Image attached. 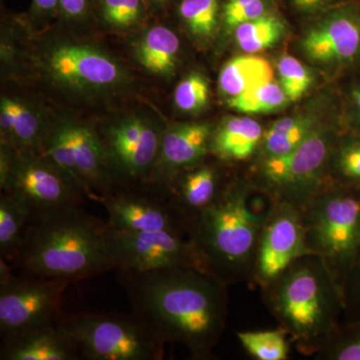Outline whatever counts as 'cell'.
Wrapping results in <instances>:
<instances>
[{"label": "cell", "instance_id": "4316f807", "mask_svg": "<svg viewBox=\"0 0 360 360\" xmlns=\"http://www.w3.org/2000/svg\"><path fill=\"white\" fill-rule=\"evenodd\" d=\"M180 14L194 35H212L217 25V0H182Z\"/></svg>", "mask_w": 360, "mask_h": 360}, {"label": "cell", "instance_id": "d590c367", "mask_svg": "<svg viewBox=\"0 0 360 360\" xmlns=\"http://www.w3.org/2000/svg\"><path fill=\"white\" fill-rule=\"evenodd\" d=\"M9 262L6 258L0 257V286L11 283L15 277L13 272V265L9 264Z\"/></svg>", "mask_w": 360, "mask_h": 360}, {"label": "cell", "instance_id": "7c38bea8", "mask_svg": "<svg viewBox=\"0 0 360 360\" xmlns=\"http://www.w3.org/2000/svg\"><path fill=\"white\" fill-rule=\"evenodd\" d=\"M309 253L302 207L271 202L258 239L250 283L262 290L297 258Z\"/></svg>", "mask_w": 360, "mask_h": 360}, {"label": "cell", "instance_id": "5bb4252c", "mask_svg": "<svg viewBox=\"0 0 360 360\" xmlns=\"http://www.w3.org/2000/svg\"><path fill=\"white\" fill-rule=\"evenodd\" d=\"M212 129L207 123H186L167 130L148 182L165 189L175 176L198 165L210 153Z\"/></svg>", "mask_w": 360, "mask_h": 360}, {"label": "cell", "instance_id": "8fae6325", "mask_svg": "<svg viewBox=\"0 0 360 360\" xmlns=\"http://www.w3.org/2000/svg\"><path fill=\"white\" fill-rule=\"evenodd\" d=\"M110 229L111 255L116 271L146 272L172 267L203 269L198 251L184 234Z\"/></svg>", "mask_w": 360, "mask_h": 360}, {"label": "cell", "instance_id": "484cf974", "mask_svg": "<svg viewBox=\"0 0 360 360\" xmlns=\"http://www.w3.org/2000/svg\"><path fill=\"white\" fill-rule=\"evenodd\" d=\"M0 120L2 129L23 148H30L39 141V120L22 104L2 99Z\"/></svg>", "mask_w": 360, "mask_h": 360}, {"label": "cell", "instance_id": "cb8c5ba5", "mask_svg": "<svg viewBox=\"0 0 360 360\" xmlns=\"http://www.w3.org/2000/svg\"><path fill=\"white\" fill-rule=\"evenodd\" d=\"M288 98L279 82L270 78L240 96L227 99V105L243 113H269L281 110Z\"/></svg>", "mask_w": 360, "mask_h": 360}, {"label": "cell", "instance_id": "d6a6232c", "mask_svg": "<svg viewBox=\"0 0 360 360\" xmlns=\"http://www.w3.org/2000/svg\"><path fill=\"white\" fill-rule=\"evenodd\" d=\"M265 6L264 0H255L248 6L245 7L243 11L234 16L233 20L227 25L229 28H236L239 25L248 21L255 20L260 16L264 15Z\"/></svg>", "mask_w": 360, "mask_h": 360}, {"label": "cell", "instance_id": "ab89813d", "mask_svg": "<svg viewBox=\"0 0 360 360\" xmlns=\"http://www.w3.org/2000/svg\"><path fill=\"white\" fill-rule=\"evenodd\" d=\"M155 1L160 2V4H165V2L169 1V0H155Z\"/></svg>", "mask_w": 360, "mask_h": 360}, {"label": "cell", "instance_id": "ba28073f", "mask_svg": "<svg viewBox=\"0 0 360 360\" xmlns=\"http://www.w3.org/2000/svg\"><path fill=\"white\" fill-rule=\"evenodd\" d=\"M70 284L65 279L21 274L0 286L1 340L58 321L65 314L61 304Z\"/></svg>", "mask_w": 360, "mask_h": 360}, {"label": "cell", "instance_id": "52a82bcc", "mask_svg": "<svg viewBox=\"0 0 360 360\" xmlns=\"http://www.w3.org/2000/svg\"><path fill=\"white\" fill-rule=\"evenodd\" d=\"M59 324L82 359L160 360L165 343L134 312L63 314Z\"/></svg>", "mask_w": 360, "mask_h": 360}, {"label": "cell", "instance_id": "5b68a950", "mask_svg": "<svg viewBox=\"0 0 360 360\" xmlns=\"http://www.w3.org/2000/svg\"><path fill=\"white\" fill-rule=\"evenodd\" d=\"M300 207L307 248L323 260L341 290L360 260V193L329 184Z\"/></svg>", "mask_w": 360, "mask_h": 360}, {"label": "cell", "instance_id": "277c9868", "mask_svg": "<svg viewBox=\"0 0 360 360\" xmlns=\"http://www.w3.org/2000/svg\"><path fill=\"white\" fill-rule=\"evenodd\" d=\"M250 182L232 181L212 205L188 225V238L198 251L203 269L231 284L250 283L260 232L269 206L257 212L250 198Z\"/></svg>", "mask_w": 360, "mask_h": 360}, {"label": "cell", "instance_id": "e0dca14e", "mask_svg": "<svg viewBox=\"0 0 360 360\" xmlns=\"http://www.w3.org/2000/svg\"><path fill=\"white\" fill-rule=\"evenodd\" d=\"M49 65L59 79L82 86L113 84L120 75V68L108 56L79 45L59 47L52 52Z\"/></svg>", "mask_w": 360, "mask_h": 360}, {"label": "cell", "instance_id": "8992f818", "mask_svg": "<svg viewBox=\"0 0 360 360\" xmlns=\"http://www.w3.org/2000/svg\"><path fill=\"white\" fill-rule=\"evenodd\" d=\"M333 141L328 130L315 127L288 155L259 158L250 184L271 202L302 206L328 186V167Z\"/></svg>", "mask_w": 360, "mask_h": 360}, {"label": "cell", "instance_id": "8d00e7d4", "mask_svg": "<svg viewBox=\"0 0 360 360\" xmlns=\"http://www.w3.org/2000/svg\"><path fill=\"white\" fill-rule=\"evenodd\" d=\"M35 8L39 11H49L56 8L58 4V0H33Z\"/></svg>", "mask_w": 360, "mask_h": 360}, {"label": "cell", "instance_id": "d4e9b609", "mask_svg": "<svg viewBox=\"0 0 360 360\" xmlns=\"http://www.w3.org/2000/svg\"><path fill=\"white\" fill-rule=\"evenodd\" d=\"M284 25L278 18L262 15L241 23L236 28V39L240 49L248 53L264 51L281 39Z\"/></svg>", "mask_w": 360, "mask_h": 360}, {"label": "cell", "instance_id": "ffe728a7", "mask_svg": "<svg viewBox=\"0 0 360 360\" xmlns=\"http://www.w3.org/2000/svg\"><path fill=\"white\" fill-rule=\"evenodd\" d=\"M274 78V70L266 59L255 56L232 58L220 71L219 87L231 97L240 96L252 87Z\"/></svg>", "mask_w": 360, "mask_h": 360}, {"label": "cell", "instance_id": "7402d4cb", "mask_svg": "<svg viewBox=\"0 0 360 360\" xmlns=\"http://www.w3.org/2000/svg\"><path fill=\"white\" fill-rule=\"evenodd\" d=\"M30 215L27 208L9 193L0 198V257L11 262L18 252Z\"/></svg>", "mask_w": 360, "mask_h": 360}, {"label": "cell", "instance_id": "e575fe53", "mask_svg": "<svg viewBox=\"0 0 360 360\" xmlns=\"http://www.w3.org/2000/svg\"><path fill=\"white\" fill-rule=\"evenodd\" d=\"M58 4L68 16H79L86 8L87 0H58Z\"/></svg>", "mask_w": 360, "mask_h": 360}, {"label": "cell", "instance_id": "f546056e", "mask_svg": "<svg viewBox=\"0 0 360 360\" xmlns=\"http://www.w3.org/2000/svg\"><path fill=\"white\" fill-rule=\"evenodd\" d=\"M208 84L200 75H193L182 80L175 89V103L180 110L195 111L207 103Z\"/></svg>", "mask_w": 360, "mask_h": 360}, {"label": "cell", "instance_id": "f35d334b", "mask_svg": "<svg viewBox=\"0 0 360 360\" xmlns=\"http://www.w3.org/2000/svg\"><path fill=\"white\" fill-rule=\"evenodd\" d=\"M354 97L355 103H356L357 106H359L360 110V89H356L354 92Z\"/></svg>", "mask_w": 360, "mask_h": 360}, {"label": "cell", "instance_id": "9c48e42d", "mask_svg": "<svg viewBox=\"0 0 360 360\" xmlns=\"http://www.w3.org/2000/svg\"><path fill=\"white\" fill-rule=\"evenodd\" d=\"M101 203L111 229L120 231H174L188 236V224L167 191L143 184H115Z\"/></svg>", "mask_w": 360, "mask_h": 360}, {"label": "cell", "instance_id": "ac0fdd59", "mask_svg": "<svg viewBox=\"0 0 360 360\" xmlns=\"http://www.w3.org/2000/svg\"><path fill=\"white\" fill-rule=\"evenodd\" d=\"M302 49L319 63L352 59L360 49V22L349 15L328 18L307 33Z\"/></svg>", "mask_w": 360, "mask_h": 360}, {"label": "cell", "instance_id": "3957f363", "mask_svg": "<svg viewBox=\"0 0 360 360\" xmlns=\"http://www.w3.org/2000/svg\"><path fill=\"white\" fill-rule=\"evenodd\" d=\"M260 290L265 307L305 356L319 354L340 326V285L314 253L297 258Z\"/></svg>", "mask_w": 360, "mask_h": 360}, {"label": "cell", "instance_id": "d6986e66", "mask_svg": "<svg viewBox=\"0 0 360 360\" xmlns=\"http://www.w3.org/2000/svg\"><path fill=\"white\" fill-rule=\"evenodd\" d=\"M264 134L262 125L253 118H227L212 135L210 155L224 163L250 160L259 151Z\"/></svg>", "mask_w": 360, "mask_h": 360}, {"label": "cell", "instance_id": "83f0119b", "mask_svg": "<svg viewBox=\"0 0 360 360\" xmlns=\"http://www.w3.org/2000/svg\"><path fill=\"white\" fill-rule=\"evenodd\" d=\"M276 68L279 84L288 101H296L302 98L312 84L309 70L298 59L288 54L279 58Z\"/></svg>", "mask_w": 360, "mask_h": 360}, {"label": "cell", "instance_id": "30bf717a", "mask_svg": "<svg viewBox=\"0 0 360 360\" xmlns=\"http://www.w3.org/2000/svg\"><path fill=\"white\" fill-rule=\"evenodd\" d=\"M41 160L20 156L4 193L27 208L30 219L77 207L86 194L77 181L41 155Z\"/></svg>", "mask_w": 360, "mask_h": 360}, {"label": "cell", "instance_id": "2e32d148", "mask_svg": "<svg viewBox=\"0 0 360 360\" xmlns=\"http://www.w3.org/2000/svg\"><path fill=\"white\" fill-rule=\"evenodd\" d=\"M231 184H222L219 169L202 160L175 176L165 191L189 225V222L212 205Z\"/></svg>", "mask_w": 360, "mask_h": 360}, {"label": "cell", "instance_id": "4dcf8cb0", "mask_svg": "<svg viewBox=\"0 0 360 360\" xmlns=\"http://www.w3.org/2000/svg\"><path fill=\"white\" fill-rule=\"evenodd\" d=\"M329 165L340 179L360 181V143H345L335 153L331 151Z\"/></svg>", "mask_w": 360, "mask_h": 360}, {"label": "cell", "instance_id": "836d02e7", "mask_svg": "<svg viewBox=\"0 0 360 360\" xmlns=\"http://www.w3.org/2000/svg\"><path fill=\"white\" fill-rule=\"evenodd\" d=\"M255 0H229L224 6V22L225 25H229L234 16L238 15L245 7L248 6Z\"/></svg>", "mask_w": 360, "mask_h": 360}, {"label": "cell", "instance_id": "74e56055", "mask_svg": "<svg viewBox=\"0 0 360 360\" xmlns=\"http://www.w3.org/2000/svg\"><path fill=\"white\" fill-rule=\"evenodd\" d=\"M322 0H293L295 6L300 9H309L321 4Z\"/></svg>", "mask_w": 360, "mask_h": 360}, {"label": "cell", "instance_id": "1f68e13d", "mask_svg": "<svg viewBox=\"0 0 360 360\" xmlns=\"http://www.w3.org/2000/svg\"><path fill=\"white\" fill-rule=\"evenodd\" d=\"M104 18L117 27H127L141 18V0H103Z\"/></svg>", "mask_w": 360, "mask_h": 360}, {"label": "cell", "instance_id": "4fadbf2b", "mask_svg": "<svg viewBox=\"0 0 360 360\" xmlns=\"http://www.w3.org/2000/svg\"><path fill=\"white\" fill-rule=\"evenodd\" d=\"M161 135L141 120H125L108 131L103 144L108 172L122 177V184L148 182L160 153ZM113 184V182H112Z\"/></svg>", "mask_w": 360, "mask_h": 360}, {"label": "cell", "instance_id": "6da1fadb", "mask_svg": "<svg viewBox=\"0 0 360 360\" xmlns=\"http://www.w3.org/2000/svg\"><path fill=\"white\" fill-rule=\"evenodd\" d=\"M132 312L163 342L182 345L191 359H212L229 314V285L198 267L117 270Z\"/></svg>", "mask_w": 360, "mask_h": 360}, {"label": "cell", "instance_id": "9a60e30c", "mask_svg": "<svg viewBox=\"0 0 360 360\" xmlns=\"http://www.w3.org/2000/svg\"><path fill=\"white\" fill-rule=\"evenodd\" d=\"M0 359L78 360L82 356L58 321L1 340Z\"/></svg>", "mask_w": 360, "mask_h": 360}, {"label": "cell", "instance_id": "44dd1931", "mask_svg": "<svg viewBox=\"0 0 360 360\" xmlns=\"http://www.w3.org/2000/svg\"><path fill=\"white\" fill-rule=\"evenodd\" d=\"M179 40L165 26L151 28L139 49V60L146 70L156 75H167L174 70Z\"/></svg>", "mask_w": 360, "mask_h": 360}, {"label": "cell", "instance_id": "f1b7e54d", "mask_svg": "<svg viewBox=\"0 0 360 360\" xmlns=\"http://www.w3.org/2000/svg\"><path fill=\"white\" fill-rule=\"evenodd\" d=\"M319 360H360V328L340 326L314 356Z\"/></svg>", "mask_w": 360, "mask_h": 360}, {"label": "cell", "instance_id": "7a4b0ae2", "mask_svg": "<svg viewBox=\"0 0 360 360\" xmlns=\"http://www.w3.org/2000/svg\"><path fill=\"white\" fill-rule=\"evenodd\" d=\"M108 222L80 206L34 217L28 222L11 260L21 274L71 283L115 270Z\"/></svg>", "mask_w": 360, "mask_h": 360}, {"label": "cell", "instance_id": "603a6c76", "mask_svg": "<svg viewBox=\"0 0 360 360\" xmlns=\"http://www.w3.org/2000/svg\"><path fill=\"white\" fill-rule=\"evenodd\" d=\"M243 349L257 360H286L290 356V338L279 326L267 330L238 331Z\"/></svg>", "mask_w": 360, "mask_h": 360}]
</instances>
